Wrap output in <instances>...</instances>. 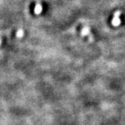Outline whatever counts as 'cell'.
<instances>
[{
    "label": "cell",
    "instance_id": "7a4b0ae2",
    "mask_svg": "<svg viewBox=\"0 0 125 125\" xmlns=\"http://www.w3.org/2000/svg\"><path fill=\"white\" fill-rule=\"evenodd\" d=\"M42 5L40 4H37L36 5V6H35V8H34V12H35V13L36 15H39L42 13Z\"/></svg>",
    "mask_w": 125,
    "mask_h": 125
},
{
    "label": "cell",
    "instance_id": "3957f363",
    "mask_svg": "<svg viewBox=\"0 0 125 125\" xmlns=\"http://www.w3.org/2000/svg\"><path fill=\"white\" fill-rule=\"evenodd\" d=\"M90 33V28L88 27H84L81 31V35L82 36H87L89 35Z\"/></svg>",
    "mask_w": 125,
    "mask_h": 125
},
{
    "label": "cell",
    "instance_id": "277c9868",
    "mask_svg": "<svg viewBox=\"0 0 125 125\" xmlns=\"http://www.w3.org/2000/svg\"><path fill=\"white\" fill-rule=\"evenodd\" d=\"M23 33H24V32H23L22 30H19L17 33V36L18 37H22L23 36Z\"/></svg>",
    "mask_w": 125,
    "mask_h": 125
},
{
    "label": "cell",
    "instance_id": "6da1fadb",
    "mask_svg": "<svg viewBox=\"0 0 125 125\" xmlns=\"http://www.w3.org/2000/svg\"><path fill=\"white\" fill-rule=\"evenodd\" d=\"M121 12L120 10H117L116 11L115 14H114V16H113V18L112 20V24L114 26V27H117L120 24L121 20L120 18V16Z\"/></svg>",
    "mask_w": 125,
    "mask_h": 125
}]
</instances>
